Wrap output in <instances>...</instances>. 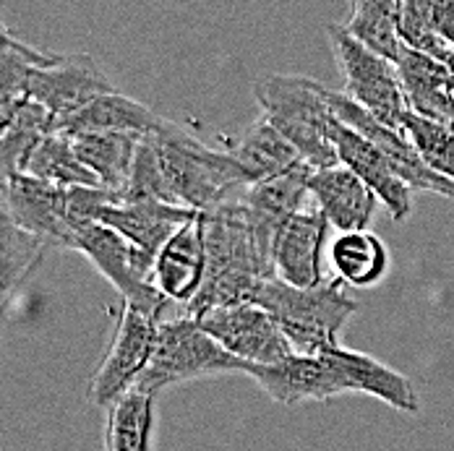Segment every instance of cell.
<instances>
[{
    "label": "cell",
    "instance_id": "1",
    "mask_svg": "<svg viewBox=\"0 0 454 451\" xmlns=\"http://www.w3.org/2000/svg\"><path fill=\"white\" fill-rule=\"evenodd\" d=\"M149 138L181 206L215 212L227 201L240 198L251 185L232 152H215L170 121H165Z\"/></svg>",
    "mask_w": 454,
    "mask_h": 451
},
{
    "label": "cell",
    "instance_id": "2",
    "mask_svg": "<svg viewBox=\"0 0 454 451\" xmlns=\"http://www.w3.org/2000/svg\"><path fill=\"white\" fill-rule=\"evenodd\" d=\"M254 94L262 115L298 149L303 162L314 170L340 165L332 141L337 115L329 105V87L309 76L272 74L256 82Z\"/></svg>",
    "mask_w": 454,
    "mask_h": 451
},
{
    "label": "cell",
    "instance_id": "3",
    "mask_svg": "<svg viewBox=\"0 0 454 451\" xmlns=\"http://www.w3.org/2000/svg\"><path fill=\"white\" fill-rule=\"evenodd\" d=\"M342 284L340 276H332L317 287H293L274 276L259 290L256 306L277 318L298 355H321L340 345V329L358 311Z\"/></svg>",
    "mask_w": 454,
    "mask_h": 451
},
{
    "label": "cell",
    "instance_id": "4",
    "mask_svg": "<svg viewBox=\"0 0 454 451\" xmlns=\"http://www.w3.org/2000/svg\"><path fill=\"white\" fill-rule=\"evenodd\" d=\"M246 362L230 355L225 347L212 339L193 316L160 321L152 361L138 376L137 389L160 394L168 386L193 381L215 373H243Z\"/></svg>",
    "mask_w": 454,
    "mask_h": 451
},
{
    "label": "cell",
    "instance_id": "5",
    "mask_svg": "<svg viewBox=\"0 0 454 451\" xmlns=\"http://www.w3.org/2000/svg\"><path fill=\"white\" fill-rule=\"evenodd\" d=\"M68 248L87 256L129 306L165 321L170 300L152 282V264L144 261V256L118 229L97 220H74Z\"/></svg>",
    "mask_w": 454,
    "mask_h": 451
},
{
    "label": "cell",
    "instance_id": "6",
    "mask_svg": "<svg viewBox=\"0 0 454 451\" xmlns=\"http://www.w3.org/2000/svg\"><path fill=\"white\" fill-rule=\"evenodd\" d=\"M329 43L345 79V94L376 121L392 128H403L410 107L397 76V66L356 40L345 24L329 27Z\"/></svg>",
    "mask_w": 454,
    "mask_h": 451
},
{
    "label": "cell",
    "instance_id": "7",
    "mask_svg": "<svg viewBox=\"0 0 454 451\" xmlns=\"http://www.w3.org/2000/svg\"><path fill=\"white\" fill-rule=\"evenodd\" d=\"M162 318L152 316L134 306H123V314L118 321V331L110 342L107 355L102 358L94 378L90 384V397L94 405L102 409L113 405L118 397H123L129 389H134L138 376L152 361L157 331Z\"/></svg>",
    "mask_w": 454,
    "mask_h": 451
},
{
    "label": "cell",
    "instance_id": "8",
    "mask_svg": "<svg viewBox=\"0 0 454 451\" xmlns=\"http://www.w3.org/2000/svg\"><path fill=\"white\" fill-rule=\"evenodd\" d=\"M199 326L243 362L274 365L295 355L277 318L256 303L209 308L196 316Z\"/></svg>",
    "mask_w": 454,
    "mask_h": 451
},
{
    "label": "cell",
    "instance_id": "9",
    "mask_svg": "<svg viewBox=\"0 0 454 451\" xmlns=\"http://www.w3.org/2000/svg\"><path fill=\"white\" fill-rule=\"evenodd\" d=\"M329 105L345 126L364 134L387 157L392 170L400 175V181L405 183L412 193H436V196L454 201V181H447L444 175H439L436 170H431L426 165V159L420 157V152L415 149V144L410 141L403 128H392V126L376 121L361 105H356L345 91L329 89Z\"/></svg>",
    "mask_w": 454,
    "mask_h": 451
},
{
    "label": "cell",
    "instance_id": "10",
    "mask_svg": "<svg viewBox=\"0 0 454 451\" xmlns=\"http://www.w3.org/2000/svg\"><path fill=\"white\" fill-rule=\"evenodd\" d=\"M118 91L97 60L87 52L55 55L47 66L37 68L29 79V99L40 102L55 118V131L63 121L84 110L102 94Z\"/></svg>",
    "mask_w": 454,
    "mask_h": 451
},
{
    "label": "cell",
    "instance_id": "11",
    "mask_svg": "<svg viewBox=\"0 0 454 451\" xmlns=\"http://www.w3.org/2000/svg\"><path fill=\"white\" fill-rule=\"evenodd\" d=\"M3 214L50 245L68 248L74 232V214H71V188L45 183L16 173L3 178Z\"/></svg>",
    "mask_w": 454,
    "mask_h": 451
},
{
    "label": "cell",
    "instance_id": "12",
    "mask_svg": "<svg viewBox=\"0 0 454 451\" xmlns=\"http://www.w3.org/2000/svg\"><path fill=\"white\" fill-rule=\"evenodd\" d=\"M243 373L251 376L274 402L301 405V402H326L345 394L334 365L326 355H293L274 365L246 362Z\"/></svg>",
    "mask_w": 454,
    "mask_h": 451
},
{
    "label": "cell",
    "instance_id": "13",
    "mask_svg": "<svg viewBox=\"0 0 454 451\" xmlns=\"http://www.w3.org/2000/svg\"><path fill=\"white\" fill-rule=\"evenodd\" d=\"M332 141H334L340 165L353 170L379 196V201L387 206L395 222H405L412 212V191L400 181V175L392 170L387 157L364 134L345 126L340 118L334 123Z\"/></svg>",
    "mask_w": 454,
    "mask_h": 451
},
{
    "label": "cell",
    "instance_id": "14",
    "mask_svg": "<svg viewBox=\"0 0 454 451\" xmlns=\"http://www.w3.org/2000/svg\"><path fill=\"white\" fill-rule=\"evenodd\" d=\"M204 276H207V237H204V214L199 212L160 251L152 271V282L170 303H183L188 308L199 295Z\"/></svg>",
    "mask_w": 454,
    "mask_h": 451
},
{
    "label": "cell",
    "instance_id": "15",
    "mask_svg": "<svg viewBox=\"0 0 454 451\" xmlns=\"http://www.w3.org/2000/svg\"><path fill=\"white\" fill-rule=\"evenodd\" d=\"M326 217L318 209H301L279 227L274 240V271L293 287H317L321 276V251L326 243Z\"/></svg>",
    "mask_w": 454,
    "mask_h": 451
},
{
    "label": "cell",
    "instance_id": "16",
    "mask_svg": "<svg viewBox=\"0 0 454 451\" xmlns=\"http://www.w3.org/2000/svg\"><path fill=\"white\" fill-rule=\"evenodd\" d=\"M309 193L326 222L340 232L368 229L376 204H381L379 196L345 165L314 170Z\"/></svg>",
    "mask_w": 454,
    "mask_h": 451
},
{
    "label": "cell",
    "instance_id": "17",
    "mask_svg": "<svg viewBox=\"0 0 454 451\" xmlns=\"http://www.w3.org/2000/svg\"><path fill=\"white\" fill-rule=\"evenodd\" d=\"M311 175H314V167L309 162H303L290 173L248 185V191L243 193V206L248 212V220L256 229L259 240L272 253L279 227L285 225L293 214H298L303 209V201L311 196L309 193Z\"/></svg>",
    "mask_w": 454,
    "mask_h": 451
},
{
    "label": "cell",
    "instance_id": "18",
    "mask_svg": "<svg viewBox=\"0 0 454 451\" xmlns=\"http://www.w3.org/2000/svg\"><path fill=\"white\" fill-rule=\"evenodd\" d=\"M321 355H326L329 362L334 365L345 394H350V392L368 394V397H376V400L387 402L395 409H403V412H418L420 409L418 392L410 384L408 376L392 370L389 365L373 361L371 355H364V353L348 350L342 345L324 350Z\"/></svg>",
    "mask_w": 454,
    "mask_h": 451
},
{
    "label": "cell",
    "instance_id": "19",
    "mask_svg": "<svg viewBox=\"0 0 454 451\" xmlns=\"http://www.w3.org/2000/svg\"><path fill=\"white\" fill-rule=\"evenodd\" d=\"M397 66V76L412 113L454 126V76L447 63L405 47Z\"/></svg>",
    "mask_w": 454,
    "mask_h": 451
},
{
    "label": "cell",
    "instance_id": "20",
    "mask_svg": "<svg viewBox=\"0 0 454 451\" xmlns=\"http://www.w3.org/2000/svg\"><path fill=\"white\" fill-rule=\"evenodd\" d=\"M165 121L168 118L157 115L154 110H149L137 99H131L121 91H110V94L97 97L94 102H90L76 115H71L68 121H63L58 126V131L68 136L110 134V131L149 136L154 134Z\"/></svg>",
    "mask_w": 454,
    "mask_h": 451
},
{
    "label": "cell",
    "instance_id": "21",
    "mask_svg": "<svg viewBox=\"0 0 454 451\" xmlns=\"http://www.w3.org/2000/svg\"><path fill=\"white\" fill-rule=\"evenodd\" d=\"M71 138L79 159L87 165V170L99 181V185L121 196L131 181L137 152L144 136L110 131V134H82Z\"/></svg>",
    "mask_w": 454,
    "mask_h": 451
},
{
    "label": "cell",
    "instance_id": "22",
    "mask_svg": "<svg viewBox=\"0 0 454 451\" xmlns=\"http://www.w3.org/2000/svg\"><path fill=\"white\" fill-rule=\"evenodd\" d=\"M232 157L246 170L251 185L267 178H277L303 165V157L298 154V149L279 134L264 115H259V121L251 123V128L243 134L240 144L232 149Z\"/></svg>",
    "mask_w": 454,
    "mask_h": 451
},
{
    "label": "cell",
    "instance_id": "23",
    "mask_svg": "<svg viewBox=\"0 0 454 451\" xmlns=\"http://www.w3.org/2000/svg\"><path fill=\"white\" fill-rule=\"evenodd\" d=\"M154 425V394L129 389L105 407V451H149Z\"/></svg>",
    "mask_w": 454,
    "mask_h": 451
},
{
    "label": "cell",
    "instance_id": "24",
    "mask_svg": "<svg viewBox=\"0 0 454 451\" xmlns=\"http://www.w3.org/2000/svg\"><path fill=\"white\" fill-rule=\"evenodd\" d=\"M24 173L37 181L55 183L63 188H76V185L102 188L99 181L87 170V165L79 159L74 149V138L63 131H52L37 141V146L27 157Z\"/></svg>",
    "mask_w": 454,
    "mask_h": 451
},
{
    "label": "cell",
    "instance_id": "25",
    "mask_svg": "<svg viewBox=\"0 0 454 451\" xmlns=\"http://www.w3.org/2000/svg\"><path fill=\"white\" fill-rule=\"evenodd\" d=\"M332 267L334 276L356 287H373L384 279L389 267V253L384 243L368 232H342L332 243Z\"/></svg>",
    "mask_w": 454,
    "mask_h": 451
},
{
    "label": "cell",
    "instance_id": "26",
    "mask_svg": "<svg viewBox=\"0 0 454 451\" xmlns=\"http://www.w3.org/2000/svg\"><path fill=\"white\" fill-rule=\"evenodd\" d=\"M397 24L400 0H350V21L345 24L348 32L392 63H397L405 50Z\"/></svg>",
    "mask_w": 454,
    "mask_h": 451
},
{
    "label": "cell",
    "instance_id": "27",
    "mask_svg": "<svg viewBox=\"0 0 454 451\" xmlns=\"http://www.w3.org/2000/svg\"><path fill=\"white\" fill-rule=\"evenodd\" d=\"M55 131V118L35 99H27L5 123L0 134V173L3 178L24 173L27 157L43 136Z\"/></svg>",
    "mask_w": 454,
    "mask_h": 451
},
{
    "label": "cell",
    "instance_id": "28",
    "mask_svg": "<svg viewBox=\"0 0 454 451\" xmlns=\"http://www.w3.org/2000/svg\"><path fill=\"white\" fill-rule=\"evenodd\" d=\"M58 52H43L16 40L11 32L3 35L0 50V118L3 123L29 99V79L37 68L47 66Z\"/></svg>",
    "mask_w": 454,
    "mask_h": 451
},
{
    "label": "cell",
    "instance_id": "29",
    "mask_svg": "<svg viewBox=\"0 0 454 451\" xmlns=\"http://www.w3.org/2000/svg\"><path fill=\"white\" fill-rule=\"evenodd\" d=\"M47 248H52L47 240L19 227L0 212V287L5 303L11 292L24 282V276L40 264Z\"/></svg>",
    "mask_w": 454,
    "mask_h": 451
},
{
    "label": "cell",
    "instance_id": "30",
    "mask_svg": "<svg viewBox=\"0 0 454 451\" xmlns=\"http://www.w3.org/2000/svg\"><path fill=\"white\" fill-rule=\"evenodd\" d=\"M403 131L431 170H436L447 181H454V126L428 121L410 110L403 121Z\"/></svg>",
    "mask_w": 454,
    "mask_h": 451
},
{
    "label": "cell",
    "instance_id": "31",
    "mask_svg": "<svg viewBox=\"0 0 454 451\" xmlns=\"http://www.w3.org/2000/svg\"><path fill=\"white\" fill-rule=\"evenodd\" d=\"M118 201H165V204L181 206V201L170 191V183L162 173V165L157 159V152L149 136L141 138L131 181L126 185V191L118 196Z\"/></svg>",
    "mask_w": 454,
    "mask_h": 451
},
{
    "label": "cell",
    "instance_id": "32",
    "mask_svg": "<svg viewBox=\"0 0 454 451\" xmlns=\"http://www.w3.org/2000/svg\"><path fill=\"white\" fill-rule=\"evenodd\" d=\"M400 40L403 45L410 50H418V52H426L442 63H447L452 58L454 47L450 43H444L434 27H431V19H428V8H426V0H400Z\"/></svg>",
    "mask_w": 454,
    "mask_h": 451
},
{
    "label": "cell",
    "instance_id": "33",
    "mask_svg": "<svg viewBox=\"0 0 454 451\" xmlns=\"http://www.w3.org/2000/svg\"><path fill=\"white\" fill-rule=\"evenodd\" d=\"M434 32L454 47V0H426Z\"/></svg>",
    "mask_w": 454,
    "mask_h": 451
},
{
    "label": "cell",
    "instance_id": "34",
    "mask_svg": "<svg viewBox=\"0 0 454 451\" xmlns=\"http://www.w3.org/2000/svg\"><path fill=\"white\" fill-rule=\"evenodd\" d=\"M447 68H450V74H452V76H454V52H452V58L447 60Z\"/></svg>",
    "mask_w": 454,
    "mask_h": 451
}]
</instances>
